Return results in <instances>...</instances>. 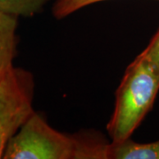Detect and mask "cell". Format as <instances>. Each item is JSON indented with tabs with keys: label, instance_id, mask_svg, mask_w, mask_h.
I'll list each match as a JSON object with an SVG mask.
<instances>
[{
	"label": "cell",
	"instance_id": "cell-7",
	"mask_svg": "<svg viewBox=\"0 0 159 159\" xmlns=\"http://www.w3.org/2000/svg\"><path fill=\"white\" fill-rule=\"evenodd\" d=\"M102 1L106 0H56L52 6V14L57 20H62L83 7Z\"/></svg>",
	"mask_w": 159,
	"mask_h": 159
},
{
	"label": "cell",
	"instance_id": "cell-3",
	"mask_svg": "<svg viewBox=\"0 0 159 159\" xmlns=\"http://www.w3.org/2000/svg\"><path fill=\"white\" fill-rule=\"evenodd\" d=\"M34 85L33 74L14 66L0 77V158L10 140L34 112Z\"/></svg>",
	"mask_w": 159,
	"mask_h": 159
},
{
	"label": "cell",
	"instance_id": "cell-4",
	"mask_svg": "<svg viewBox=\"0 0 159 159\" xmlns=\"http://www.w3.org/2000/svg\"><path fill=\"white\" fill-rule=\"evenodd\" d=\"M18 18L0 12V77L13 66L17 55Z\"/></svg>",
	"mask_w": 159,
	"mask_h": 159
},
{
	"label": "cell",
	"instance_id": "cell-8",
	"mask_svg": "<svg viewBox=\"0 0 159 159\" xmlns=\"http://www.w3.org/2000/svg\"><path fill=\"white\" fill-rule=\"evenodd\" d=\"M159 72V28L148 46L140 54Z\"/></svg>",
	"mask_w": 159,
	"mask_h": 159
},
{
	"label": "cell",
	"instance_id": "cell-5",
	"mask_svg": "<svg viewBox=\"0 0 159 159\" xmlns=\"http://www.w3.org/2000/svg\"><path fill=\"white\" fill-rule=\"evenodd\" d=\"M109 159H159V140L139 143L129 138L119 143L111 142Z\"/></svg>",
	"mask_w": 159,
	"mask_h": 159
},
{
	"label": "cell",
	"instance_id": "cell-1",
	"mask_svg": "<svg viewBox=\"0 0 159 159\" xmlns=\"http://www.w3.org/2000/svg\"><path fill=\"white\" fill-rule=\"evenodd\" d=\"M111 142L94 129L65 134L34 111L10 140L5 159H109Z\"/></svg>",
	"mask_w": 159,
	"mask_h": 159
},
{
	"label": "cell",
	"instance_id": "cell-6",
	"mask_svg": "<svg viewBox=\"0 0 159 159\" xmlns=\"http://www.w3.org/2000/svg\"><path fill=\"white\" fill-rule=\"evenodd\" d=\"M51 0H0V12L19 18L31 17L43 11Z\"/></svg>",
	"mask_w": 159,
	"mask_h": 159
},
{
	"label": "cell",
	"instance_id": "cell-2",
	"mask_svg": "<svg viewBox=\"0 0 159 159\" xmlns=\"http://www.w3.org/2000/svg\"><path fill=\"white\" fill-rule=\"evenodd\" d=\"M159 72L140 54L126 67L116 91L114 111L106 129L112 143L129 139L153 107Z\"/></svg>",
	"mask_w": 159,
	"mask_h": 159
}]
</instances>
